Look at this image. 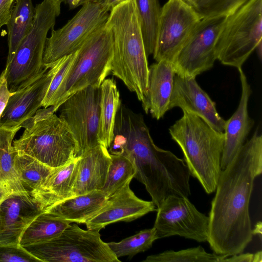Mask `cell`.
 I'll return each instance as SVG.
<instances>
[{
  "mask_svg": "<svg viewBox=\"0 0 262 262\" xmlns=\"http://www.w3.org/2000/svg\"><path fill=\"white\" fill-rule=\"evenodd\" d=\"M176 107L197 115L215 130L224 132L226 120L219 115L215 103L195 78L175 74L169 110Z\"/></svg>",
  "mask_w": 262,
  "mask_h": 262,
  "instance_id": "cell-15",
  "label": "cell"
},
{
  "mask_svg": "<svg viewBox=\"0 0 262 262\" xmlns=\"http://www.w3.org/2000/svg\"><path fill=\"white\" fill-rule=\"evenodd\" d=\"M110 10L107 0H86L62 28H52L45 44L44 67L50 68L62 57L76 51L92 32L106 23Z\"/></svg>",
  "mask_w": 262,
  "mask_h": 262,
  "instance_id": "cell-9",
  "label": "cell"
},
{
  "mask_svg": "<svg viewBox=\"0 0 262 262\" xmlns=\"http://www.w3.org/2000/svg\"><path fill=\"white\" fill-rule=\"evenodd\" d=\"M14 4V0H0V29L7 24Z\"/></svg>",
  "mask_w": 262,
  "mask_h": 262,
  "instance_id": "cell-35",
  "label": "cell"
},
{
  "mask_svg": "<svg viewBox=\"0 0 262 262\" xmlns=\"http://www.w3.org/2000/svg\"><path fill=\"white\" fill-rule=\"evenodd\" d=\"M262 261V253L261 251H258L254 254L253 262H261Z\"/></svg>",
  "mask_w": 262,
  "mask_h": 262,
  "instance_id": "cell-40",
  "label": "cell"
},
{
  "mask_svg": "<svg viewBox=\"0 0 262 262\" xmlns=\"http://www.w3.org/2000/svg\"><path fill=\"white\" fill-rule=\"evenodd\" d=\"M252 234H258L261 238V222H258L255 226V227L252 230Z\"/></svg>",
  "mask_w": 262,
  "mask_h": 262,
  "instance_id": "cell-39",
  "label": "cell"
},
{
  "mask_svg": "<svg viewBox=\"0 0 262 262\" xmlns=\"http://www.w3.org/2000/svg\"><path fill=\"white\" fill-rule=\"evenodd\" d=\"M79 157L57 168L44 183L30 193L42 212L70 198L76 179Z\"/></svg>",
  "mask_w": 262,
  "mask_h": 262,
  "instance_id": "cell-20",
  "label": "cell"
},
{
  "mask_svg": "<svg viewBox=\"0 0 262 262\" xmlns=\"http://www.w3.org/2000/svg\"><path fill=\"white\" fill-rule=\"evenodd\" d=\"M107 198L101 190H96L67 199L45 211L70 224H85L103 207Z\"/></svg>",
  "mask_w": 262,
  "mask_h": 262,
  "instance_id": "cell-22",
  "label": "cell"
},
{
  "mask_svg": "<svg viewBox=\"0 0 262 262\" xmlns=\"http://www.w3.org/2000/svg\"><path fill=\"white\" fill-rule=\"evenodd\" d=\"M86 0H62V3L68 4L70 9H74L82 6Z\"/></svg>",
  "mask_w": 262,
  "mask_h": 262,
  "instance_id": "cell-38",
  "label": "cell"
},
{
  "mask_svg": "<svg viewBox=\"0 0 262 262\" xmlns=\"http://www.w3.org/2000/svg\"><path fill=\"white\" fill-rule=\"evenodd\" d=\"M61 6L55 0H43L35 7L32 28L17 48L1 76L13 93L28 85L49 68L43 65L47 34L54 28Z\"/></svg>",
  "mask_w": 262,
  "mask_h": 262,
  "instance_id": "cell-6",
  "label": "cell"
},
{
  "mask_svg": "<svg viewBox=\"0 0 262 262\" xmlns=\"http://www.w3.org/2000/svg\"><path fill=\"white\" fill-rule=\"evenodd\" d=\"M147 57L154 52L162 7L159 0H136Z\"/></svg>",
  "mask_w": 262,
  "mask_h": 262,
  "instance_id": "cell-28",
  "label": "cell"
},
{
  "mask_svg": "<svg viewBox=\"0 0 262 262\" xmlns=\"http://www.w3.org/2000/svg\"><path fill=\"white\" fill-rule=\"evenodd\" d=\"M157 239L156 230L152 227L141 230L119 242L107 243V245L118 258L124 256L131 258L139 253L150 249Z\"/></svg>",
  "mask_w": 262,
  "mask_h": 262,
  "instance_id": "cell-30",
  "label": "cell"
},
{
  "mask_svg": "<svg viewBox=\"0 0 262 262\" xmlns=\"http://www.w3.org/2000/svg\"><path fill=\"white\" fill-rule=\"evenodd\" d=\"M100 86H89L73 94L59 107V117L68 125L76 141L75 158L100 144Z\"/></svg>",
  "mask_w": 262,
  "mask_h": 262,
  "instance_id": "cell-10",
  "label": "cell"
},
{
  "mask_svg": "<svg viewBox=\"0 0 262 262\" xmlns=\"http://www.w3.org/2000/svg\"><path fill=\"white\" fill-rule=\"evenodd\" d=\"M113 39L111 72L141 102L149 113V66L136 0H123L113 6L106 21Z\"/></svg>",
  "mask_w": 262,
  "mask_h": 262,
  "instance_id": "cell-2",
  "label": "cell"
},
{
  "mask_svg": "<svg viewBox=\"0 0 262 262\" xmlns=\"http://www.w3.org/2000/svg\"><path fill=\"white\" fill-rule=\"evenodd\" d=\"M25 130L13 141L15 151L26 154L53 168L65 165L75 158L77 143L67 123L52 106L39 108L21 124Z\"/></svg>",
  "mask_w": 262,
  "mask_h": 262,
  "instance_id": "cell-4",
  "label": "cell"
},
{
  "mask_svg": "<svg viewBox=\"0 0 262 262\" xmlns=\"http://www.w3.org/2000/svg\"><path fill=\"white\" fill-rule=\"evenodd\" d=\"M175 74L172 63L165 60L149 67L148 110L152 118L158 120L169 111Z\"/></svg>",
  "mask_w": 262,
  "mask_h": 262,
  "instance_id": "cell-21",
  "label": "cell"
},
{
  "mask_svg": "<svg viewBox=\"0 0 262 262\" xmlns=\"http://www.w3.org/2000/svg\"><path fill=\"white\" fill-rule=\"evenodd\" d=\"M186 4H188V5L191 6L192 7H193L197 1V0H182Z\"/></svg>",
  "mask_w": 262,
  "mask_h": 262,
  "instance_id": "cell-42",
  "label": "cell"
},
{
  "mask_svg": "<svg viewBox=\"0 0 262 262\" xmlns=\"http://www.w3.org/2000/svg\"><path fill=\"white\" fill-rule=\"evenodd\" d=\"M261 39L262 0H249L226 17L216 42V59L223 65L242 68Z\"/></svg>",
  "mask_w": 262,
  "mask_h": 262,
  "instance_id": "cell-7",
  "label": "cell"
},
{
  "mask_svg": "<svg viewBox=\"0 0 262 262\" xmlns=\"http://www.w3.org/2000/svg\"><path fill=\"white\" fill-rule=\"evenodd\" d=\"M113 48L112 33L106 23L85 39L50 102L49 106H53L55 113L77 91L89 86H100L111 72Z\"/></svg>",
  "mask_w": 262,
  "mask_h": 262,
  "instance_id": "cell-5",
  "label": "cell"
},
{
  "mask_svg": "<svg viewBox=\"0 0 262 262\" xmlns=\"http://www.w3.org/2000/svg\"><path fill=\"white\" fill-rule=\"evenodd\" d=\"M12 94L8 89L5 79L0 75V120L8 99Z\"/></svg>",
  "mask_w": 262,
  "mask_h": 262,
  "instance_id": "cell-36",
  "label": "cell"
},
{
  "mask_svg": "<svg viewBox=\"0 0 262 262\" xmlns=\"http://www.w3.org/2000/svg\"><path fill=\"white\" fill-rule=\"evenodd\" d=\"M183 112L182 117L169 128V133L182 150L190 175L207 194H211L215 191L222 170L224 133L214 129L197 115Z\"/></svg>",
  "mask_w": 262,
  "mask_h": 262,
  "instance_id": "cell-3",
  "label": "cell"
},
{
  "mask_svg": "<svg viewBox=\"0 0 262 262\" xmlns=\"http://www.w3.org/2000/svg\"><path fill=\"white\" fill-rule=\"evenodd\" d=\"M14 167L19 182L29 195L42 185L56 169L41 163L30 156L16 151Z\"/></svg>",
  "mask_w": 262,
  "mask_h": 262,
  "instance_id": "cell-27",
  "label": "cell"
},
{
  "mask_svg": "<svg viewBox=\"0 0 262 262\" xmlns=\"http://www.w3.org/2000/svg\"><path fill=\"white\" fill-rule=\"evenodd\" d=\"M249 0H197L193 8L201 19L233 13Z\"/></svg>",
  "mask_w": 262,
  "mask_h": 262,
  "instance_id": "cell-32",
  "label": "cell"
},
{
  "mask_svg": "<svg viewBox=\"0 0 262 262\" xmlns=\"http://www.w3.org/2000/svg\"><path fill=\"white\" fill-rule=\"evenodd\" d=\"M77 50L62 57L54 63V73L42 103V106L43 108H47L49 106V103L52 98L61 84L75 59L77 54Z\"/></svg>",
  "mask_w": 262,
  "mask_h": 262,
  "instance_id": "cell-33",
  "label": "cell"
},
{
  "mask_svg": "<svg viewBox=\"0 0 262 262\" xmlns=\"http://www.w3.org/2000/svg\"><path fill=\"white\" fill-rule=\"evenodd\" d=\"M123 0H107V3L110 9L117 4L118 3H120V2L122 1Z\"/></svg>",
  "mask_w": 262,
  "mask_h": 262,
  "instance_id": "cell-41",
  "label": "cell"
},
{
  "mask_svg": "<svg viewBox=\"0 0 262 262\" xmlns=\"http://www.w3.org/2000/svg\"><path fill=\"white\" fill-rule=\"evenodd\" d=\"M154 227L159 238L178 235L206 242L209 217L200 212L188 198L170 195L157 207Z\"/></svg>",
  "mask_w": 262,
  "mask_h": 262,
  "instance_id": "cell-11",
  "label": "cell"
},
{
  "mask_svg": "<svg viewBox=\"0 0 262 262\" xmlns=\"http://www.w3.org/2000/svg\"><path fill=\"white\" fill-rule=\"evenodd\" d=\"M201 18L182 0H168L161 8L154 59L173 63Z\"/></svg>",
  "mask_w": 262,
  "mask_h": 262,
  "instance_id": "cell-12",
  "label": "cell"
},
{
  "mask_svg": "<svg viewBox=\"0 0 262 262\" xmlns=\"http://www.w3.org/2000/svg\"><path fill=\"white\" fill-rule=\"evenodd\" d=\"M100 92L98 137L100 144L108 149L113 139L116 116L121 101L113 78L104 80L100 85Z\"/></svg>",
  "mask_w": 262,
  "mask_h": 262,
  "instance_id": "cell-24",
  "label": "cell"
},
{
  "mask_svg": "<svg viewBox=\"0 0 262 262\" xmlns=\"http://www.w3.org/2000/svg\"><path fill=\"white\" fill-rule=\"evenodd\" d=\"M8 195H9L0 191V204Z\"/></svg>",
  "mask_w": 262,
  "mask_h": 262,
  "instance_id": "cell-43",
  "label": "cell"
},
{
  "mask_svg": "<svg viewBox=\"0 0 262 262\" xmlns=\"http://www.w3.org/2000/svg\"><path fill=\"white\" fill-rule=\"evenodd\" d=\"M0 261L41 262L20 245H0Z\"/></svg>",
  "mask_w": 262,
  "mask_h": 262,
  "instance_id": "cell-34",
  "label": "cell"
},
{
  "mask_svg": "<svg viewBox=\"0 0 262 262\" xmlns=\"http://www.w3.org/2000/svg\"><path fill=\"white\" fill-rule=\"evenodd\" d=\"M71 224L45 211L39 214L24 232L20 245L27 247L51 240Z\"/></svg>",
  "mask_w": 262,
  "mask_h": 262,
  "instance_id": "cell-26",
  "label": "cell"
},
{
  "mask_svg": "<svg viewBox=\"0 0 262 262\" xmlns=\"http://www.w3.org/2000/svg\"><path fill=\"white\" fill-rule=\"evenodd\" d=\"M110 155L111 162L105 183L101 190L107 198L132 180L136 174L135 165L128 157L124 155Z\"/></svg>",
  "mask_w": 262,
  "mask_h": 262,
  "instance_id": "cell-29",
  "label": "cell"
},
{
  "mask_svg": "<svg viewBox=\"0 0 262 262\" xmlns=\"http://www.w3.org/2000/svg\"><path fill=\"white\" fill-rule=\"evenodd\" d=\"M230 257H227L225 258L223 261L228 262H253L254 261V254L252 253H242L233 255L230 256Z\"/></svg>",
  "mask_w": 262,
  "mask_h": 262,
  "instance_id": "cell-37",
  "label": "cell"
},
{
  "mask_svg": "<svg viewBox=\"0 0 262 262\" xmlns=\"http://www.w3.org/2000/svg\"><path fill=\"white\" fill-rule=\"evenodd\" d=\"M226 17L201 19L172 63L176 74L196 78L213 68L216 40Z\"/></svg>",
  "mask_w": 262,
  "mask_h": 262,
  "instance_id": "cell-13",
  "label": "cell"
},
{
  "mask_svg": "<svg viewBox=\"0 0 262 262\" xmlns=\"http://www.w3.org/2000/svg\"><path fill=\"white\" fill-rule=\"evenodd\" d=\"M242 87L238 106L231 117L225 121L224 143L221 167L223 169L234 158L245 143L254 124V121L249 115L248 101L252 94L250 85L242 68L237 69Z\"/></svg>",
  "mask_w": 262,
  "mask_h": 262,
  "instance_id": "cell-18",
  "label": "cell"
},
{
  "mask_svg": "<svg viewBox=\"0 0 262 262\" xmlns=\"http://www.w3.org/2000/svg\"><path fill=\"white\" fill-rule=\"evenodd\" d=\"M34 15L35 8L32 0L15 1L6 25L8 45L6 64L11 61L20 43L31 30Z\"/></svg>",
  "mask_w": 262,
  "mask_h": 262,
  "instance_id": "cell-25",
  "label": "cell"
},
{
  "mask_svg": "<svg viewBox=\"0 0 262 262\" xmlns=\"http://www.w3.org/2000/svg\"><path fill=\"white\" fill-rule=\"evenodd\" d=\"M132 180L107 198L105 204L85 223L88 229L99 230L112 223L130 222L157 210L151 201L142 200L130 188Z\"/></svg>",
  "mask_w": 262,
  "mask_h": 262,
  "instance_id": "cell-14",
  "label": "cell"
},
{
  "mask_svg": "<svg viewBox=\"0 0 262 262\" xmlns=\"http://www.w3.org/2000/svg\"><path fill=\"white\" fill-rule=\"evenodd\" d=\"M41 212L30 195L7 196L0 204V245H20L24 232Z\"/></svg>",
  "mask_w": 262,
  "mask_h": 262,
  "instance_id": "cell-17",
  "label": "cell"
},
{
  "mask_svg": "<svg viewBox=\"0 0 262 262\" xmlns=\"http://www.w3.org/2000/svg\"><path fill=\"white\" fill-rule=\"evenodd\" d=\"M111 162L108 149L101 144L80 156L72 197L101 190L105 183Z\"/></svg>",
  "mask_w": 262,
  "mask_h": 262,
  "instance_id": "cell-19",
  "label": "cell"
},
{
  "mask_svg": "<svg viewBox=\"0 0 262 262\" xmlns=\"http://www.w3.org/2000/svg\"><path fill=\"white\" fill-rule=\"evenodd\" d=\"M20 128L0 127V191L8 195H30L19 182L14 167L15 151L12 142Z\"/></svg>",
  "mask_w": 262,
  "mask_h": 262,
  "instance_id": "cell-23",
  "label": "cell"
},
{
  "mask_svg": "<svg viewBox=\"0 0 262 262\" xmlns=\"http://www.w3.org/2000/svg\"><path fill=\"white\" fill-rule=\"evenodd\" d=\"M226 257L207 252L201 246L175 251L167 250L147 256L143 262H222Z\"/></svg>",
  "mask_w": 262,
  "mask_h": 262,
  "instance_id": "cell-31",
  "label": "cell"
},
{
  "mask_svg": "<svg viewBox=\"0 0 262 262\" xmlns=\"http://www.w3.org/2000/svg\"><path fill=\"white\" fill-rule=\"evenodd\" d=\"M99 231L71 224L58 236L24 247L42 262H120Z\"/></svg>",
  "mask_w": 262,
  "mask_h": 262,
  "instance_id": "cell-8",
  "label": "cell"
},
{
  "mask_svg": "<svg viewBox=\"0 0 262 262\" xmlns=\"http://www.w3.org/2000/svg\"><path fill=\"white\" fill-rule=\"evenodd\" d=\"M262 172V135L257 127L221 171L209 215L207 242L229 257L243 253L252 239L249 203L255 178Z\"/></svg>",
  "mask_w": 262,
  "mask_h": 262,
  "instance_id": "cell-1",
  "label": "cell"
},
{
  "mask_svg": "<svg viewBox=\"0 0 262 262\" xmlns=\"http://www.w3.org/2000/svg\"><path fill=\"white\" fill-rule=\"evenodd\" d=\"M54 71L53 64L32 82L11 95L3 112L0 127H21L24 122L35 115L42 106Z\"/></svg>",
  "mask_w": 262,
  "mask_h": 262,
  "instance_id": "cell-16",
  "label": "cell"
}]
</instances>
